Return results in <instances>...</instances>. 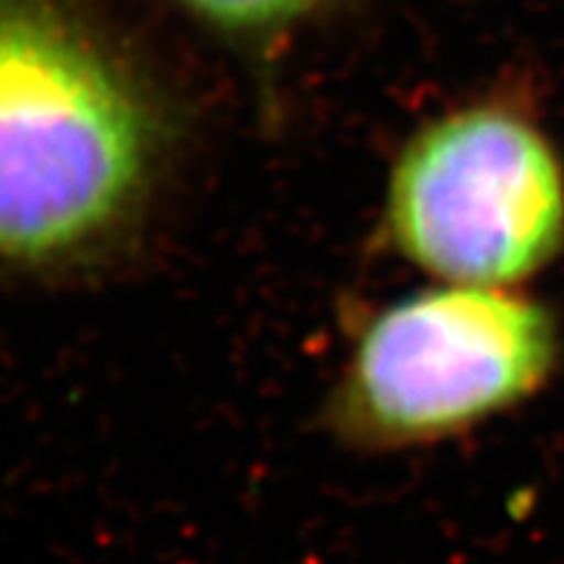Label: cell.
<instances>
[{
    "mask_svg": "<svg viewBox=\"0 0 564 564\" xmlns=\"http://www.w3.org/2000/svg\"><path fill=\"white\" fill-rule=\"evenodd\" d=\"M123 74L42 0H0V262L79 257L123 223L152 167Z\"/></svg>",
    "mask_w": 564,
    "mask_h": 564,
    "instance_id": "obj_1",
    "label": "cell"
},
{
    "mask_svg": "<svg viewBox=\"0 0 564 564\" xmlns=\"http://www.w3.org/2000/svg\"><path fill=\"white\" fill-rule=\"evenodd\" d=\"M560 364V327L514 288L440 285L387 303L358 329L329 423L352 447L453 440L544 390Z\"/></svg>",
    "mask_w": 564,
    "mask_h": 564,
    "instance_id": "obj_2",
    "label": "cell"
},
{
    "mask_svg": "<svg viewBox=\"0 0 564 564\" xmlns=\"http://www.w3.org/2000/svg\"><path fill=\"white\" fill-rule=\"evenodd\" d=\"M384 225L392 249L440 282L518 288L564 251V160L525 112L455 110L400 152Z\"/></svg>",
    "mask_w": 564,
    "mask_h": 564,
    "instance_id": "obj_3",
    "label": "cell"
},
{
    "mask_svg": "<svg viewBox=\"0 0 564 564\" xmlns=\"http://www.w3.org/2000/svg\"><path fill=\"white\" fill-rule=\"evenodd\" d=\"M204 19L228 26H262L291 19L316 0H181Z\"/></svg>",
    "mask_w": 564,
    "mask_h": 564,
    "instance_id": "obj_4",
    "label": "cell"
}]
</instances>
